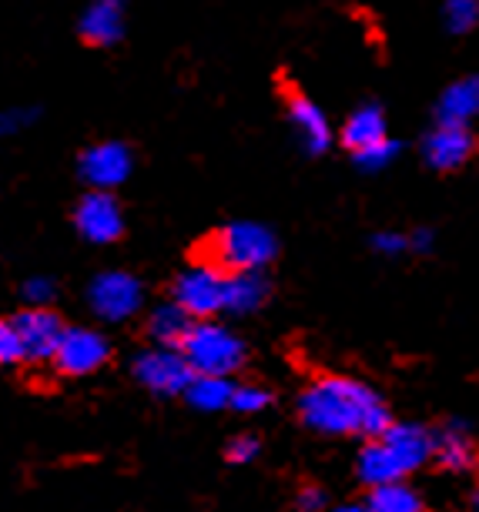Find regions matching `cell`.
Instances as JSON below:
<instances>
[{
    "instance_id": "ac0fdd59",
    "label": "cell",
    "mask_w": 479,
    "mask_h": 512,
    "mask_svg": "<svg viewBox=\"0 0 479 512\" xmlns=\"http://www.w3.org/2000/svg\"><path fill=\"white\" fill-rule=\"evenodd\" d=\"M436 118L443 124H469L479 118V77H463L449 84L436 104Z\"/></svg>"
},
{
    "instance_id": "9a60e30c",
    "label": "cell",
    "mask_w": 479,
    "mask_h": 512,
    "mask_svg": "<svg viewBox=\"0 0 479 512\" xmlns=\"http://www.w3.org/2000/svg\"><path fill=\"white\" fill-rule=\"evenodd\" d=\"M433 459L446 472H469L476 466V446H473V436H469L466 422H449L436 432Z\"/></svg>"
},
{
    "instance_id": "83f0119b",
    "label": "cell",
    "mask_w": 479,
    "mask_h": 512,
    "mask_svg": "<svg viewBox=\"0 0 479 512\" xmlns=\"http://www.w3.org/2000/svg\"><path fill=\"white\" fill-rule=\"evenodd\" d=\"M396 154H399V144L389 138L386 144H379V148L356 154V164H359L362 171H382L389 161H396Z\"/></svg>"
},
{
    "instance_id": "5bb4252c",
    "label": "cell",
    "mask_w": 479,
    "mask_h": 512,
    "mask_svg": "<svg viewBox=\"0 0 479 512\" xmlns=\"http://www.w3.org/2000/svg\"><path fill=\"white\" fill-rule=\"evenodd\" d=\"M389 141V124H386V114L376 104H362L359 111L349 114V121L342 124V144L352 151V158L362 151H372L379 144Z\"/></svg>"
},
{
    "instance_id": "e575fe53",
    "label": "cell",
    "mask_w": 479,
    "mask_h": 512,
    "mask_svg": "<svg viewBox=\"0 0 479 512\" xmlns=\"http://www.w3.org/2000/svg\"><path fill=\"white\" fill-rule=\"evenodd\" d=\"M108 4H121V0H108Z\"/></svg>"
},
{
    "instance_id": "7c38bea8",
    "label": "cell",
    "mask_w": 479,
    "mask_h": 512,
    "mask_svg": "<svg viewBox=\"0 0 479 512\" xmlns=\"http://www.w3.org/2000/svg\"><path fill=\"white\" fill-rule=\"evenodd\" d=\"M379 439L389 446V452L396 456V462L406 476L416 469H423L436 452V432H429L416 422H392Z\"/></svg>"
},
{
    "instance_id": "52a82bcc",
    "label": "cell",
    "mask_w": 479,
    "mask_h": 512,
    "mask_svg": "<svg viewBox=\"0 0 479 512\" xmlns=\"http://www.w3.org/2000/svg\"><path fill=\"white\" fill-rule=\"evenodd\" d=\"M11 325L21 335L24 345V362L31 365H44L57 359V349H61V338L67 332V325L57 318L51 308H24L11 318Z\"/></svg>"
},
{
    "instance_id": "484cf974",
    "label": "cell",
    "mask_w": 479,
    "mask_h": 512,
    "mask_svg": "<svg viewBox=\"0 0 479 512\" xmlns=\"http://www.w3.org/2000/svg\"><path fill=\"white\" fill-rule=\"evenodd\" d=\"M21 295H24V302L27 305H34V308H47L54 302V295H57V288L51 278H44V275H34V278H27L24 288H21Z\"/></svg>"
},
{
    "instance_id": "5b68a950",
    "label": "cell",
    "mask_w": 479,
    "mask_h": 512,
    "mask_svg": "<svg viewBox=\"0 0 479 512\" xmlns=\"http://www.w3.org/2000/svg\"><path fill=\"white\" fill-rule=\"evenodd\" d=\"M88 305L101 322H128L141 312L145 305V288L131 272H101L94 275V282L88 285Z\"/></svg>"
},
{
    "instance_id": "f546056e",
    "label": "cell",
    "mask_w": 479,
    "mask_h": 512,
    "mask_svg": "<svg viewBox=\"0 0 479 512\" xmlns=\"http://www.w3.org/2000/svg\"><path fill=\"white\" fill-rule=\"evenodd\" d=\"M372 248L389 258L402 255V251H409V235H399V231H379V235H372Z\"/></svg>"
},
{
    "instance_id": "4316f807",
    "label": "cell",
    "mask_w": 479,
    "mask_h": 512,
    "mask_svg": "<svg viewBox=\"0 0 479 512\" xmlns=\"http://www.w3.org/2000/svg\"><path fill=\"white\" fill-rule=\"evenodd\" d=\"M0 362L4 365H21L24 362V345H21L17 328L11 325V318L0 325Z\"/></svg>"
},
{
    "instance_id": "d6a6232c",
    "label": "cell",
    "mask_w": 479,
    "mask_h": 512,
    "mask_svg": "<svg viewBox=\"0 0 479 512\" xmlns=\"http://www.w3.org/2000/svg\"><path fill=\"white\" fill-rule=\"evenodd\" d=\"M325 512H372L366 502H339V506H329Z\"/></svg>"
},
{
    "instance_id": "d6986e66",
    "label": "cell",
    "mask_w": 479,
    "mask_h": 512,
    "mask_svg": "<svg viewBox=\"0 0 479 512\" xmlns=\"http://www.w3.org/2000/svg\"><path fill=\"white\" fill-rule=\"evenodd\" d=\"M268 298V282L262 272H232L225 282V312L252 315Z\"/></svg>"
},
{
    "instance_id": "ffe728a7",
    "label": "cell",
    "mask_w": 479,
    "mask_h": 512,
    "mask_svg": "<svg viewBox=\"0 0 479 512\" xmlns=\"http://www.w3.org/2000/svg\"><path fill=\"white\" fill-rule=\"evenodd\" d=\"M191 325H195V318H191L185 308H181L175 298L158 308H151L148 315V335L155 345H171V349H178L181 342H185V335L191 332Z\"/></svg>"
},
{
    "instance_id": "6da1fadb",
    "label": "cell",
    "mask_w": 479,
    "mask_h": 512,
    "mask_svg": "<svg viewBox=\"0 0 479 512\" xmlns=\"http://www.w3.org/2000/svg\"><path fill=\"white\" fill-rule=\"evenodd\" d=\"M299 415L322 436H366L376 439L392 425L389 405L372 385L349 375H322L299 395Z\"/></svg>"
},
{
    "instance_id": "9c48e42d",
    "label": "cell",
    "mask_w": 479,
    "mask_h": 512,
    "mask_svg": "<svg viewBox=\"0 0 479 512\" xmlns=\"http://www.w3.org/2000/svg\"><path fill=\"white\" fill-rule=\"evenodd\" d=\"M74 228L91 245H111L124 235V211L111 191H88L74 208Z\"/></svg>"
},
{
    "instance_id": "7a4b0ae2",
    "label": "cell",
    "mask_w": 479,
    "mask_h": 512,
    "mask_svg": "<svg viewBox=\"0 0 479 512\" xmlns=\"http://www.w3.org/2000/svg\"><path fill=\"white\" fill-rule=\"evenodd\" d=\"M279 255V241L272 228L258 221H228L208 238V262H215L222 272H262Z\"/></svg>"
},
{
    "instance_id": "836d02e7",
    "label": "cell",
    "mask_w": 479,
    "mask_h": 512,
    "mask_svg": "<svg viewBox=\"0 0 479 512\" xmlns=\"http://www.w3.org/2000/svg\"><path fill=\"white\" fill-rule=\"evenodd\" d=\"M469 506H473V509L479 512V482L473 486V496H469Z\"/></svg>"
},
{
    "instance_id": "7402d4cb",
    "label": "cell",
    "mask_w": 479,
    "mask_h": 512,
    "mask_svg": "<svg viewBox=\"0 0 479 512\" xmlns=\"http://www.w3.org/2000/svg\"><path fill=\"white\" fill-rule=\"evenodd\" d=\"M366 506H369L372 512H426L423 499H419V492H416L413 486H409L406 479L386 482V486L369 489Z\"/></svg>"
},
{
    "instance_id": "2e32d148",
    "label": "cell",
    "mask_w": 479,
    "mask_h": 512,
    "mask_svg": "<svg viewBox=\"0 0 479 512\" xmlns=\"http://www.w3.org/2000/svg\"><path fill=\"white\" fill-rule=\"evenodd\" d=\"M81 37L94 47H111L121 41L124 34V14L121 4H108V0H91L88 11L81 14L78 24Z\"/></svg>"
},
{
    "instance_id": "cb8c5ba5",
    "label": "cell",
    "mask_w": 479,
    "mask_h": 512,
    "mask_svg": "<svg viewBox=\"0 0 479 512\" xmlns=\"http://www.w3.org/2000/svg\"><path fill=\"white\" fill-rule=\"evenodd\" d=\"M272 405V392L262 389V385H235V399H232V409L235 412H262Z\"/></svg>"
},
{
    "instance_id": "4fadbf2b",
    "label": "cell",
    "mask_w": 479,
    "mask_h": 512,
    "mask_svg": "<svg viewBox=\"0 0 479 512\" xmlns=\"http://www.w3.org/2000/svg\"><path fill=\"white\" fill-rule=\"evenodd\" d=\"M285 114H289V124L295 131V138L309 154H325L332 144V124L325 118V111L315 101H309L305 94H289L285 101Z\"/></svg>"
},
{
    "instance_id": "8fae6325",
    "label": "cell",
    "mask_w": 479,
    "mask_h": 512,
    "mask_svg": "<svg viewBox=\"0 0 479 512\" xmlns=\"http://www.w3.org/2000/svg\"><path fill=\"white\" fill-rule=\"evenodd\" d=\"M473 151H476V138H473V131H469V124H443L439 121L423 141V158H426L429 168H436V171L463 168Z\"/></svg>"
},
{
    "instance_id": "30bf717a",
    "label": "cell",
    "mask_w": 479,
    "mask_h": 512,
    "mask_svg": "<svg viewBox=\"0 0 479 512\" xmlns=\"http://www.w3.org/2000/svg\"><path fill=\"white\" fill-rule=\"evenodd\" d=\"M108 359H111L108 338H104L101 332H94V328L74 325V328H67V332H64L54 365H57V372L74 375V379H78V375L98 372Z\"/></svg>"
},
{
    "instance_id": "3957f363",
    "label": "cell",
    "mask_w": 479,
    "mask_h": 512,
    "mask_svg": "<svg viewBox=\"0 0 479 512\" xmlns=\"http://www.w3.org/2000/svg\"><path fill=\"white\" fill-rule=\"evenodd\" d=\"M178 349L185 352L195 375H232L245 365V342L212 318H198Z\"/></svg>"
},
{
    "instance_id": "8992f818",
    "label": "cell",
    "mask_w": 479,
    "mask_h": 512,
    "mask_svg": "<svg viewBox=\"0 0 479 512\" xmlns=\"http://www.w3.org/2000/svg\"><path fill=\"white\" fill-rule=\"evenodd\" d=\"M134 379L145 385L148 392L155 395H185L191 379H195V369L188 365L185 352L171 349V345H151L134 359Z\"/></svg>"
},
{
    "instance_id": "f1b7e54d",
    "label": "cell",
    "mask_w": 479,
    "mask_h": 512,
    "mask_svg": "<svg viewBox=\"0 0 479 512\" xmlns=\"http://www.w3.org/2000/svg\"><path fill=\"white\" fill-rule=\"evenodd\" d=\"M295 509L299 512H325L329 509V492L322 486H302L295 496Z\"/></svg>"
},
{
    "instance_id": "4dcf8cb0",
    "label": "cell",
    "mask_w": 479,
    "mask_h": 512,
    "mask_svg": "<svg viewBox=\"0 0 479 512\" xmlns=\"http://www.w3.org/2000/svg\"><path fill=\"white\" fill-rule=\"evenodd\" d=\"M37 121V111L34 108H11L4 114V121H0V128H4V134H17L24 131L27 124Z\"/></svg>"
},
{
    "instance_id": "277c9868",
    "label": "cell",
    "mask_w": 479,
    "mask_h": 512,
    "mask_svg": "<svg viewBox=\"0 0 479 512\" xmlns=\"http://www.w3.org/2000/svg\"><path fill=\"white\" fill-rule=\"evenodd\" d=\"M225 282H228V272H222L215 262H198L185 268L178 278H175V302L185 308V312L195 318H212L218 312H225Z\"/></svg>"
},
{
    "instance_id": "e0dca14e",
    "label": "cell",
    "mask_w": 479,
    "mask_h": 512,
    "mask_svg": "<svg viewBox=\"0 0 479 512\" xmlns=\"http://www.w3.org/2000/svg\"><path fill=\"white\" fill-rule=\"evenodd\" d=\"M356 476L362 479V486H366V489H376V486H386V482L406 479V472H402V466L396 462V456L389 452L386 442L376 436V439H369L366 446L359 449Z\"/></svg>"
},
{
    "instance_id": "ba28073f",
    "label": "cell",
    "mask_w": 479,
    "mask_h": 512,
    "mask_svg": "<svg viewBox=\"0 0 479 512\" xmlns=\"http://www.w3.org/2000/svg\"><path fill=\"white\" fill-rule=\"evenodd\" d=\"M134 171V154L121 141H98L81 154L78 175L94 191H111L124 185Z\"/></svg>"
},
{
    "instance_id": "d4e9b609",
    "label": "cell",
    "mask_w": 479,
    "mask_h": 512,
    "mask_svg": "<svg viewBox=\"0 0 479 512\" xmlns=\"http://www.w3.org/2000/svg\"><path fill=\"white\" fill-rule=\"evenodd\" d=\"M258 452H262V442H258V436H252V432H245V436H235L228 442L225 459L235 462V466H248V462L258 459Z\"/></svg>"
},
{
    "instance_id": "603a6c76",
    "label": "cell",
    "mask_w": 479,
    "mask_h": 512,
    "mask_svg": "<svg viewBox=\"0 0 479 512\" xmlns=\"http://www.w3.org/2000/svg\"><path fill=\"white\" fill-rule=\"evenodd\" d=\"M443 21L453 34H466L479 24V0H446Z\"/></svg>"
},
{
    "instance_id": "1f68e13d",
    "label": "cell",
    "mask_w": 479,
    "mask_h": 512,
    "mask_svg": "<svg viewBox=\"0 0 479 512\" xmlns=\"http://www.w3.org/2000/svg\"><path fill=\"white\" fill-rule=\"evenodd\" d=\"M409 248H413V251H429V248H433V231H429V228L413 231V235H409Z\"/></svg>"
},
{
    "instance_id": "44dd1931",
    "label": "cell",
    "mask_w": 479,
    "mask_h": 512,
    "mask_svg": "<svg viewBox=\"0 0 479 512\" xmlns=\"http://www.w3.org/2000/svg\"><path fill=\"white\" fill-rule=\"evenodd\" d=\"M185 399L191 409H198V412H222V409H232L235 385L228 375H195Z\"/></svg>"
}]
</instances>
